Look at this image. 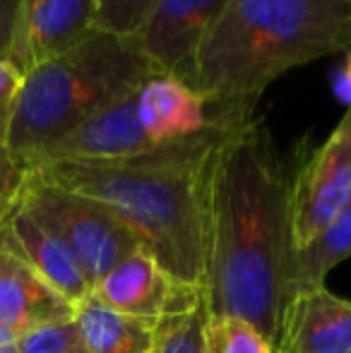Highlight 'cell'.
Wrapping results in <instances>:
<instances>
[{
	"instance_id": "1",
	"label": "cell",
	"mask_w": 351,
	"mask_h": 353,
	"mask_svg": "<svg viewBox=\"0 0 351 353\" xmlns=\"http://www.w3.org/2000/svg\"><path fill=\"white\" fill-rule=\"evenodd\" d=\"M289 181L265 121L253 116L214 154L207 205L210 315H239L274 346L289 298Z\"/></svg>"
},
{
	"instance_id": "2",
	"label": "cell",
	"mask_w": 351,
	"mask_h": 353,
	"mask_svg": "<svg viewBox=\"0 0 351 353\" xmlns=\"http://www.w3.org/2000/svg\"><path fill=\"white\" fill-rule=\"evenodd\" d=\"M253 116L255 108L221 106L205 130L150 152L116 161H51L27 171L111 210L171 279L205 291L212 163L219 144Z\"/></svg>"
},
{
	"instance_id": "3",
	"label": "cell",
	"mask_w": 351,
	"mask_h": 353,
	"mask_svg": "<svg viewBox=\"0 0 351 353\" xmlns=\"http://www.w3.org/2000/svg\"><path fill=\"white\" fill-rule=\"evenodd\" d=\"M351 51V0H229L183 82L210 103L258 108L274 79Z\"/></svg>"
},
{
	"instance_id": "4",
	"label": "cell",
	"mask_w": 351,
	"mask_h": 353,
	"mask_svg": "<svg viewBox=\"0 0 351 353\" xmlns=\"http://www.w3.org/2000/svg\"><path fill=\"white\" fill-rule=\"evenodd\" d=\"M135 37L89 32L22 79L5 147L22 163L154 77Z\"/></svg>"
},
{
	"instance_id": "5",
	"label": "cell",
	"mask_w": 351,
	"mask_h": 353,
	"mask_svg": "<svg viewBox=\"0 0 351 353\" xmlns=\"http://www.w3.org/2000/svg\"><path fill=\"white\" fill-rule=\"evenodd\" d=\"M17 200L34 219L66 241L92 291L118 262L142 248L111 210L89 197L46 185L29 171Z\"/></svg>"
},
{
	"instance_id": "6",
	"label": "cell",
	"mask_w": 351,
	"mask_h": 353,
	"mask_svg": "<svg viewBox=\"0 0 351 353\" xmlns=\"http://www.w3.org/2000/svg\"><path fill=\"white\" fill-rule=\"evenodd\" d=\"M351 197V108L289 183L291 250L305 248Z\"/></svg>"
},
{
	"instance_id": "7",
	"label": "cell",
	"mask_w": 351,
	"mask_h": 353,
	"mask_svg": "<svg viewBox=\"0 0 351 353\" xmlns=\"http://www.w3.org/2000/svg\"><path fill=\"white\" fill-rule=\"evenodd\" d=\"M226 3L229 0H154L132 34L154 72L181 79L190 70Z\"/></svg>"
},
{
	"instance_id": "8",
	"label": "cell",
	"mask_w": 351,
	"mask_h": 353,
	"mask_svg": "<svg viewBox=\"0 0 351 353\" xmlns=\"http://www.w3.org/2000/svg\"><path fill=\"white\" fill-rule=\"evenodd\" d=\"M202 293H205L202 288H190L174 281L161 270L159 262L140 248L118 262L94 286L92 296L128 317L159 322L166 315H176L192 307L202 298Z\"/></svg>"
},
{
	"instance_id": "9",
	"label": "cell",
	"mask_w": 351,
	"mask_h": 353,
	"mask_svg": "<svg viewBox=\"0 0 351 353\" xmlns=\"http://www.w3.org/2000/svg\"><path fill=\"white\" fill-rule=\"evenodd\" d=\"M97 0H22L8 61L22 74L94 32Z\"/></svg>"
},
{
	"instance_id": "10",
	"label": "cell",
	"mask_w": 351,
	"mask_h": 353,
	"mask_svg": "<svg viewBox=\"0 0 351 353\" xmlns=\"http://www.w3.org/2000/svg\"><path fill=\"white\" fill-rule=\"evenodd\" d=\"M152 147L154 144L150 142L147 132L140 125V118H137L135 92H132L130 97L87 118L82 125L53 142L51 147L34 154L24 163V168L51 161H116V159L150 152Z\"/></svg>"
},
{
	"instance_id": "11",
	"label": "cell",
	"mask_w": 351,
	"mask_h": 353,
	"mask_svg": "<svg viewBox=\"0 0 351 353\" xmlns=\"http://www.w3.org/2000/svg\"><path fill=\"white\" fill-rule=\"evenodd\" d=\"M274 353H351V301L334 296L328 286L289 296Z\"/></svg>"
},
{
	"instance_id": "12",
	"label": "cell",
	"mask_w": 351,
	"mask_h": 353,
	"mask_svg": "<svg viewBox=\"0 0 351 353\" xmlns=\"http://www.w3.org/2000/svg\"><path fill=\"white\" fill-rule=\"evenodd\" d=\"M0 245L22 257L53 291H58L72 305L92 296V288L66 241L34 219L19 205V200L0 223Z\"/></svg>"
},
{
	"instance_id": "13",
	"label": "cell",
	"mask_w": 351,
	"mask_h": 353,
	"mask_svg": "<svg viewBox=\"0 0 351 353\" xmlns=\"http://www.w3.org/2000/svg\"><path fill=\"white\" fill-rule=\"evenodd\" d=\"M137 118L150 142L166 144L205 130L221 111L174 74H154L135 92Z\"/></svg>"
},
{
	"instance_id": "14",
	"label": "cell",
	"mask_w": 351,
	"mask_h": 353,
	"mask_svg": "<svg viewBox=\"0 0 351 353\" xmlns=\"http://www.w3.org/2000/svg\"><path fill=\"white\" fill-rule=\"evenodd\" d=\"M75 317V305L53 291L22 257L0 245V327L27 334Z\"/></svg>"
},
{
	"instance_id": "15",
	"label": "cell",
	"mask_w": 351,
	"mask_h": 353,
	"mask_svg": "<svg viewBox=\"0 0 351 353\" xmlns=\"http://www.w3.org/2000/svg\"><path fill=\"white\" fill-rule=\"evenodd\" d=\"M75 322L89 353H152L157 322L128 317L89 296L75 305Z\"/></svg>"
},
{
	"instance_id": "16",
	"label": "cell",
	"mask_w": 351,
	"mask_h": 353,
	"mask_svg": "<svg viewBox=\"0 0 351 353\" xmlns=\"http://www.w3.org/2000/svg\"><path fill=\"white\" fill-rule=\"evenodd\" d=\"M351 257V197L334 219L301 250H291L289 260V296L305 288L325 286L330 270ZM289 301V298H286Z\"/></svg>"
},
{
	"instance_id": "17",
	"label": "cell",
	"mask_w": 351,
	"mask_h": 353,
	"mask_svg": "<svg viewBox=\"0 0 351 353\" xmlns=\"http://www.w3.org/2000/svg\"><path fill=\"white\" fill-rule=\"evenodd\" d=\"M207 317H210V305L207 296L202 293V298L192 307L176 315H166L164 320L157 322L152 353H210L205 341Z\"/></svg>"
},
{
	"instance_id": "18",
	"label": "cell",
	"mask_w": 351,
	"mask_h": 353,
	"mask_svg": "<svg viewBox=\"0 0 351 353\" xmlns=\"http://www.w3.org/2000/svg\"><path fill=\"white\" fill-rule=\"evenodd\" d=\"M210 353H274L263 332L239 315H210L205 327Z\"/></svg>"
},
{
	"instance_id": "19",
	"label": "cell",
	"mask_w": 351,
	"mask_h": 353,
	"mask_svg": "<svg viewBox=\"0 0 351 353\" xmlns=\"http://www.w3.org/2000/svg\"><path fill=\"white\" fill-rule=\"evenodd\" d=\"M17 353H89L75 317L53 322L19 336Z\"/></svg>"
},
{
	"instance_id": "20",
	"label": "cell",
	"mask_w": 351,
	"mask_h": 353,
	"mask_svg": "<svg viewBox=\"0 0 351 353\" xmlns=\"http://www.w3.org/2000/svg\"><path fill=\"white\" fill-rule=\"evenodd\" d=\"M154 0H97L94 29L132 37Z\"/></svg>"
},
{
	"instance_id": "21",
	"label": "cell",
	"mask_w": 351,
	"mask_h": 353,
	"mask_svg": "<svg viewBox=\"0 0 351 353\" xmlns=\"http://www.w3.org/2000/svg\"><path fill=\"white\" fill-rule=\"evenodd\" d=\"M22 79L24 74L8 58H0V147L8 144L14 106H17L19 89H22Z\"/></svg>"
},
{
	"instance_id": "22",
	"label": "cell",
	"mask_w": 351,
	"mask_h": 353,
	"mask_svg": "<svg viewBox=\"0 0 351 353\" xmlns=\"http://www.w3.org/2000/svg\"><path fill=\"white\" fill-rule=\"evenodd\" d=\"M24 178H27L24 163L8 147H0V223L5 221L8 212L17 202Z\"/></svg>"
},
{
	"instance_id": "23",
	"label": "cell",
	"mask_w": 351,
	"mask_h": 353,
	"mask_svg": "<svg viewBox=\"0 0 351 353\" xmlns=\"http://www.w3.org/2000/svg\"><path fill=\"white\" fill-rule=\"evenodd\" d=\"M22 0H0V58L8 56Z\"/></svg>"
},
{
	"instance_id": "24",
	"label": "cell",
	"mask_w": 351,
	"mask_h": 353,
	"mask_svg": "<svg viewBox=\"0 0 351 353\" xmlns=\"http://www.w3.org/2000/svg\"><path fill=\"white\" fill-rule=\"evenodd\" d=\"M332 92L347 108H351V51L344 53L342 63L334 68L332 74Z\"/></svg>"
},
{
	"instance_id": "25",
	"label": "cell",
	"mask_w": 351,
	"mask_h": 353,
	"mask_svg": "<svg viewBox=\"0 0 351 353\" xmlns=\"http://www.w3.org/2000/svg\"><path fill=\"white\" fill-rule=\"evenodd\" d=\"M17 344H19V334L0 327V353H17Z\"/></svg>"
}]
</instances>
